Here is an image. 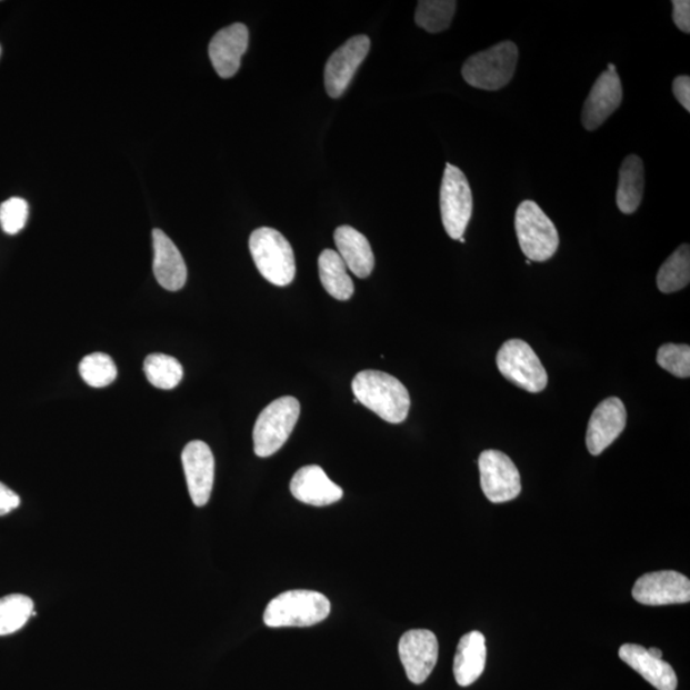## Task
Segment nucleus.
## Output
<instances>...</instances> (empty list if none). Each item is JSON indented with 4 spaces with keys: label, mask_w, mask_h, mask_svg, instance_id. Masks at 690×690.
I'll list each match as a JSON object with an SVG mask.
<instances>
[{
    "label": "nucleus",
    "mask_w": 690,
    "mask_h": 690,
    "mask_svg": "<svg viewBox=\"0 0 690 690\" xmlns=\"http://www.w3.org/2000/svg\"><path fill=\"white\" fill-rule=\"evenodd\" d=\"M658 287L662 293H674L688 287L690 281V249L681 244L679 249L662 263L659 270Z\"/></svg>",
    "instance_id": "nucleus-24"
},
{
    "label": "nucleus",
    "mask_w": 690,
    "mask_h": 690,
    "mask_svg": "<svg viewBox=\"0 0 690 690\" xmlns=\"http://www.w3.org/2000/svg\"><path fill=\"white\" fill-rule=\"evenodd\" d=\"M644 192V167L641 158L629 156L620 167L617 191L618 208L623 214H633Z\"/></svg>",
    "instance_id": "nucleus-22"
},
{
    "label": "nucleus",
    "mask_w": 690,
    "mask_h": 690,
    "mask_svg": "<svg viewBox=\"0 0 690 690\" xmlns=\"http://www.w3.org/2000/svg\"><path fill=\"white\" fill-rule=\"evenodd\" d=\"M627 426V409L617 397L603 400L588 422L586 444L592 456H600L616 441Z\"/></svg>",
    "instance_id": "nucleus-14"
},
{
    "label": "nucleus",
    "mask_w": 690,
    "mask_h": 690,
    "mask_svg": "<svg viewBox=\"0 0 690 690\" xmlns=\"http://www.w3.org/2000/svg\"><path fill=\"white\" fill-rule=\"evenodd\" d=\"M319 274L326 291L338 301H348L354 293L346 262L337 251L323 250L319 258Z\"/></svg>",
    "instance_id": "nucleus-23"
},
{
    "label": "nucleus",
    "mask_w": 690,
    "mask_h": 690,
    "mask_svg": "<svg viewBox=\"0 0 690 690\" xmlns=\"http://www.w3.org/2000/svg\"><path fill=\"white\" fill-rule=\"evenodd\" d=\"M143 371L151 386L163 390L174 389L183 379L182 364L174 357L161 353L148 356Z\"/></svg>",
    "instance_id": "nucleus-26"
},
{
    "label": "nucleus",
    "mask_w": 690,
    "mask_h": 690,
    "mask_svg": "<svg viewBox=\"0 0 690 690\" xmlns=\"http://www.w3.org/2000/svg\"><path fill=\"white\" fill-rule=\"evenodd\" d=\"M672 93L687 112H690V77L679 76L672 81Z\"/></svg>",
    "instance_id": "nucleus-32"
},
{
    "label": "nucleus",
    "mask_w": 690,
    "mask_h": 690,
    "mask_svg": "<svg viewBox=\"0 0 690 690\" xmlns=\"http://www.w3.org/2000/svg\"><path fill=\"white\" fill-rule=\"evenodd\" d=\"M608 71L616 72L617 71L616 66L609 64V70Z\"/></svg>",
    "instance_id": "nucleus-35"
},
{
    "label": "nucleus",
    "mask_w": 690,
    "mask_h": 690,
    "mask_svg": "<svg viewBox=\"0 0 690 690\" xmlns=\"http://www.w3.org/2000/svg\"><path fill=\"white\" fill-rule=\"evenodd\" d=\"M250 251L256 268L269 283L287 287L296 278V259L291 243L277 229L263 227L253 230Z\"/></svg>",
    "instance_id": "nucleus-2"
},
{
    "label": "nucleus",
    "mask_w": 690,
    "mask_h": 690,
    "mask_svg": "<svg viewBox=\"0 0 690 690\" xmlns=\"http://www.w3.org/2000/svg\"><path fill=\"white\" fill-rule=\"evenodd\" d=\"M334 240L338 253L347 268L358 278L370 277L374 267V256L368 238L352 227L342 226L337 228Z\"/></svg>",
    "instance_id": "nucleus-20"
},
{
    "label": "nucleus",
    "mask_w": 690,
    "mask_h": 690,
    "mask_svg": "<svg viewBox=\"0 0 690 690\" xmlns=\"http://www.w3.org/2000/svg\"><path fill=\"white\" fill-rule=\"evenodd\" d=\"M672 20L680 31L690 32V2L689 0H674L672 2Z\"/></svg>",
    "instance_id": "nucleus-31"
},
{
    "label": "nucleus",
    "mask_w": 690,
    "mask_h": 690,
    "mask_svg": "<svg viewBox=\"0 0 690 690\" xmlns=\"http://www.w3.org/2000/svg\"><path fill=\"white\" fill-rule=\"evenodd\" d=\"M456 11L454 0H421L417 6L414 20L421 29L438 33L449 29Z\"/></svg>",
    "instance_id": "nucleus-25"
},
{
    "label": "nucleus",
    "mask_w": 690,
    "mask_h": 690,
    "mask_svg": "<svg viewBox=\"0 0 690 690\" xmlns=\"http://www.w3.org/2000/svg\"><path fill=\"white\" fill-rule=\"evenodd\" d=\"M516 232L519 246L530 261H548L559 249L557 227L534 201L527 200L519 204Z\"/></svg>",
    "instance_id": "nucleus-5"
},
{
    "label": "nucleus",
    "mask_w": 690,
    "mask_h": 690,
    "mask_svg": "<svg viewBox=\"0 0 690 690\" xmlns=\"http://www.w3.org/2000/svg\"><path fill=\"white\" fill-rule=\"evenodd\" d=\"M649 652L653 656V658L656 659H662V652L659 649H650Z\"/></svg>",
    "instance_id": "nucleus-34"
},
{
    "label": "nucleus",
    "mask_w": 690,
    "mask_h": 690,
    "mask_svg": "<svg viewBox=\"0 0 690 690\" xmlns=\"http://www.w3.org/2000/svg\"><path fill=\"white\" fill-rule=\"evenodd\" d=\"M249 39V29L243 23L230 24L212 38L209 46L210 61L221 79H230L240 70Z\"/></svg>",
    "instance_id": "nucleus-16"
},
{
    "label": "nucleus",
    "mask_w": 690,
    "mask_h": 690,
    "mask_svg": "<svg viewBox=\"0 0 690 690\" xmlns=\"http://www.w3.org/2000/svg\"><path fill=\"white\" fill-rule=\"evenodd\" d=\"M399 658L406 674L413 684H422L429 679L439 659V642L430 630L413 629L399 641Z\"/></svg>",
    "instance_id": "nucleus-10"
},
{
    "label": "nucleus",
    "mask_w": 690,
    "mask_h": 690,
    "mask_svg": "<svg viewBox=\"0 0 690 690\" xmlns=\"http://www.w3.org/2000/svg\"><path fill=\"white\" fill-rule=\"evenodd\" d=\"M301 404L294 397H281L260 413L253 428V449L256 456L268 458L276 454L291 437Z\"/></svg>",
    "instance_id": "nucleus-6"
},
{
    "label": "nucleus",
    "mask_w": 690,
    "mask_h": 690,
    "mask_svg": "<svg viewBox=\"0 0 690 690\" xmlns=\"http://www.w3.org/2000/svg\"><path fill=\"white\" fill-rule=\"evenodd\" d=\"M352 390L357 402L371 409L383 421L394 424L406 421L411 397L403 383L391 374L374 370L358 372Z\"/></svg>",
    "instance_id": "nucleus-1"
},
{
    "label": "nucleus",
    "mask_w": 690,
    "mask_h": 690,
    "mask_svg": "<svg viewBox=\"0 0 690 690\" xmlns=\"http://www.w3.org/2000/svg\"><path fill=\"white\" fill-rule=\"evenodd\" d=\"M29 203L21 198H12L0 204V227L10 236L20 233L28 223Z\"/></svg>",
    "instance_id": "nucleus-30"
},
{
    "label": "nucleus",
    "mask_w": 690,
    "mask_h": 690,
    "mask_svg": "<svg viewBox=\"0 0 690 690\" xmlns=\"http://www.w3.org/2000/svg\"><path fill=\"white\" fill-rule=\"evenodd\" d=\"M619 658L656 689L677 690L678 678L674 669L667 661L653 658L644 647L623 644L620 647Z\"/></svg>",
    "instance_id": "nucleus-19"
},
{
    "label": "nucleus",
    "mask_w": 690,
    "mask_h": 690,
    "mask_svg": "<svg viewBox=\"0 0 690 690\" xmlns=\"http://www.w3.org/2000/svg\"><path fill=\"white\" fill-rule=\"evenodd\" d=\"M21 499L14 491L2 482H0V516L11 513L12 510L19 508Z\"/></svg>",
    "instance_id": "nucleus-33"
},
{
    "label": "nucleus",
    "mask_w": 690,
    "mask_h": 690,
    "mask_svg": "<svg viewBox=\"0 0 690 690\" xmlns=\"http://www.w3.org/2000/svg\"><path fill=\"white\" fill-rule=\"evenodd\" d=\"M486 639L482 633L470 632L460 638L454 658V677L460 687L474 683L486 667Z\"/></svg>",
    "instance_id": "nucleus-21"
},
{
    "label": "nucleus",
    "mask_w": 690,
    "mask_h": 690,
    "mask_svg": "<svg viewBox=\"0 0 690 690\" xmlns=\"http://www.w3.org/2000/svg\"><path fill=\"white\" fill-rule=\"evenodd\" d=\"M182 464L196 507L207 506L214 486L216 459L207 442L194 440L182 451Z\"/></svg>",
    "instance_id": "nucleus-12"
},
{
    "label": "nucleus",
    "mask_w": 690,
    "mask_h": 690,
    "mask_svg": "<svg viewBox=\"0 0 690 690\" xmlns=\"http://www.w3.org/2000/svg\"><path fill=\"white\" fill-rule=\"evenodd\" d=\"M632 594L637 602L647 607L687 603L690 600V582L674 570H661L639 578Z\"/></svg>",
    "instance_id": "nucleus-11"
},
{
    "label": "nucleus",
    "mask_w": 690,
    "mask_h": 690,
    "mask_svg": "<svg viewBox=\"0 0 690 690\" xmlns=\"http://www.w3.org/2000/svg\"><path fill=\"white\" fill-rule=\"evenodd\" d=\"M440 210L448 236L459 241L472 218L473 196L462 170L449 163L441 182Z\"/></svg>",
    "instance_id": "nucleus-8"
},
{
    "label": "nucleus",
    "mask_w": 690,
    "mask_h": 690,
    "mask_svg": "<svg viewBox=\"0 0 690 690\" xmlns=\"http://www.w3.org/2000/svg\"><path fill=\"white\" fill-rule=\"evenodd\" d=\"M497 363L502 377L528 393H541L548 387L547 370L523 340L511 339L502 344Z\"/></svg>",
    "instance_id": "nucleus-7"
},
{
    "label": "nucleus",
    "mask_w": 690,
    "mask_h": 690,
    "mask_svg": "<svg viewBox=\"0 0 690 690\" xmlns=\"http://www.w3.org/2000/svg\"><path fill=\"white\" fill-rule=\"evenodd\" d=\"M330 609V601L320 592L288 591L269 602L263 621L270 628L312 627L326 620Z\"/></svg>",
    "instance_id": "nucleus-3"
},
{
    "label": "nucleus",
    "mask_w": 690,
    "mask_h": 690,
    "mask_svg": "<svg viewBox=\"0 0 690 690\" xmlns=\"http://www.w3.org/2000/svg\"><path fill=\"white\" fill-rule=\"evenodd\" d=\"M660 368L674 377L688 379L690 377V348L686 344H663L658 352Z\"/></svg>",
    "instance_id": "nucleus-29"
},
{
    "label": "nucleus",
    "mask_w": 690,
    "mask_h": 690,
    "mask_svg": "<svg viewBox=\"0 0 690 690\" xmlns=\"http://www.w3.org/2000/svg\"><path fill=\"white\" fill-rule=\"evenodd\" d=\"M0 51H2V49H0Z\"/></svg>",
    "instance_id": "nucleus-36"
},
{
    "label": "nucleus",
    "mask_w": 690,
    "mask_h": 690,
    "mask_svg": "<svg viewBox=\"0 0 690 690\" xmlns=\"http://www.w3.org/2000/svg\"><path fill=\"white\" fill-rule=\"evenodd\" d=\"M370 47L368 37L358 36L349 39L331 54L326 67V88L330 98L338 99L343 96L358 67L368 57Z\"/></svg>",
    "instance_id": "nucleus-13"
},
{
    "label": "nucleus",
    "mask_w": 690,
    "mask_h": 690,
    "mask_svg": "<svg viewBox=\"0 0 690 690\" xmlns=\"http://www.w3.org/2000/svg\"><path fill=\"white\" fill-rule=\"evenodd\" d=\"M481 488L484 497L500 504L514 500L522 491L521 474L507 454L484 450L479 458Z\"/></svg>",
    "instance_id": "nucleus-9"
},
{
    "label": "nucleus",
    "mask_w": 690,
    "mask_h": 690,
    "mask_svg": "<svg viewBox=\"0 0 690 690\" xmlns=\"http://www.w3.org/2000/svg\"><path fill=\"white\" fill-rule=\"evenodd\" d=\"M623 100V87L619 74L604 71L594 82L582 112V123L587 131H596L610 116L617 112Z\"/></svg>",
    "instance_id": "nucleus-15"
},
{
    "label": "nucleus",
    "mask_w": 690,
    "mask_h": 690,
    "mask_svg": "<svg viewBox=\"0 0 690 690\" xmlns=\"http://www.w3.org/2000/svg\"><path fill=\"white\" fill-rule=\"evenodd\" d=\"M80 374L92 388H106L117 379V366L106 353H92L80 363Z\"/></svg>",
    "instance_id": "nucleus-28"
},
{
    "label": "nucleus",
    "mask_w": 690,
    "mask_h": 690,
    "mask_svg": "<svg viewBox=\"0 0 690 690\" xmlns=\"http://www.w3.org/2000/svg\"><path fill=\"white\" fill-rule=\"evenodd\" d=\"M153 274L158 283L170 292L182 289L187 281V267L172 240L160 229L152 230Z\"/></svg>",
    "instance_id": "nucleus-17"
},
{
    "label": "nucleus",
    "mask_w": 690,
    "mask_h": 690,
    "mask_svg": "<svg viewBox=\"0 0 690 690\" xmlns=\"http://www.w3.org/2000/svg\"><path fill=\"white\" fill-rule=\"evenodd\" d=\"M33 616V601L24 594L0 599V636L19 632Z\"/></svg>",
    "instance_id": "nucleus-27"
},
{
    "label": "nucleus",
    "mask_w": 690,
    "mask_h": 690,
    "mask_svg": "<svg viewBox=\"0 0 690 690\" xmlns=\"http://www.w3.org/2000/svg\"><path fill=\"white\" fill-rule=\"evenodd\" d=\"M292 496L313 507H328L343 498V490L319 466H306L291 481Z\"/></svg>",
    "instance_id": "nucleus-18"
},
{
    "label": "nucleus",
    "mask_w": 690,
    "mask_h": 690,
    "mask_svg": "<svg viewBox=\"0 0 690 690\" xmlns=\"http://www.w3.org/2000/svg\"><path fill=\"white\" fill-rule=\"evenodd\" d=\"M518 47L502 41L467 59L462 74L472 88L497 91L506 88L513 79L518 63Z\"/></svg>",
    "instance_id": "nucleus-4"
}]
</instances>
